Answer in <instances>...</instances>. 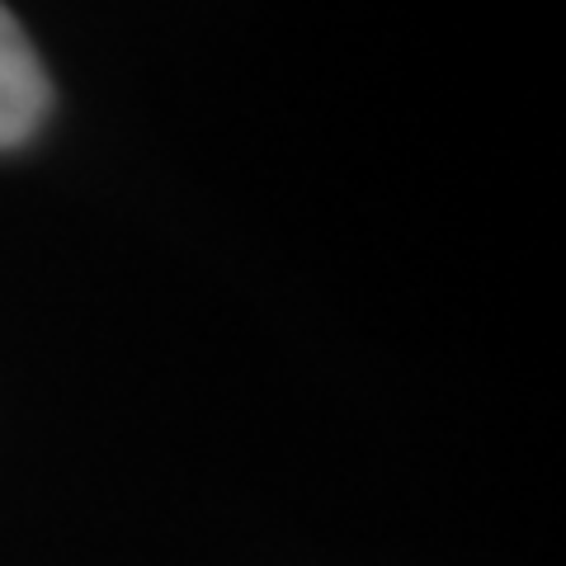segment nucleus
<instances>
[{
    "label": "nucleus",
    "mask_w": 566,
    "mask_h": 566,
    "mask_svg": "<svg viewBox=\"0 0 566 566\" xmlns=\"http://www.w3.org/2000/svg\"><path fill=\"white\" fill-rule=\"evenodd\" d=\"M52 81L24 24L0 6V151H14L43 128Z\"/></svg>",
    "instance_id": "f257e3e1"
}]
</instances>
